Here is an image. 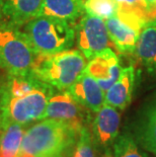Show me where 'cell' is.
Segmentation results:
<instances>
[{
	"instance_id": "obj_19",
	"label": "cell",
	"mask_w": 156,
	"mask_h": 157,
	"mask_svg": "<svg viewBox=\"0 0 156 157\" xmlns=\"http://www.w3.org/2000/svg\"><path fill=\"white\" fill-rule=\"evenodd\" d=\"M117 0H85V12L104 21L117 14Z\"/></svg>"
},
{
	"instance_id": "obj_3",
	"label": "cell",
	"mask_w": 156,
	"mask_h": 157,
	"mask_svg": "<svg viewBox=\"0 0 156 157\" xmlns=\"http://www.w3.org/2000/svg\"><path fill=\"white\" fill-rule=\"evenodd\" d=\"M25 33L38 56H49L71 49L76 40L75 28L70 22L40 15L25 25Z\"/></svg>"
},
{
	"instance_id": "obj_9",
	"label": "cell",
	"mask_w": 156,
	"mask_h": 157,
	"mask_svg": "<svg viewBox=\"0 0 156 157\" xmlns=\"http://www.w3.org/2000/svg\"><path fill=\"white\" fill-rule=\"evenodd\" d=\"M120 124L121 116L118 109L105 102L92 123V137L95 144L105 149L112 146L119 137Z\"/></svg>"
},
{
	"instance_id": "obj_18",
	"label": "cell",
	"mask_w": 156,
	"mask_h": 157,
	"mask_svg": "<svg viewBox=\"0 0 156 157\" xmlns=\"http://www.w3.org/2000/svg\"><path fill=\"white\" fill-rule=\"evenodd\" d=\"M101 157H149L147 153L139 148V144L129 134H123L116 139L112 148L105 149Z\"/></svg>"
},
{
	"instance_id": "obj_11",
	"label": "cell",
	"mask_w": 156,
	"mask_h": 157,
	"mask_svg": "<svg viewBox=\"0 0 156 157\" xmlns=\"http://www.w3.org/2000/svg\"><path fill=\"white\" fill-rule=\"evenodd\" d=\"M135 140L144 150L156 156V92L139 113Z\"/></svg>"
},
{
	"instance_id": "obj_12",
	"label": "cell",
	"mask_w": 156,
	"mask_h": 157,
	"mask_svg": "<svg viewBox=\"0 0 156 157\" xmlns=\"http://www.w3.org/2000/svg\"><path fill=\"white\" fill-rule=\"evenodd\" d=\"M136 80L134 66L123 68L117 82L105 92V102L121 111L127 109L132 101Z\"/></svg>"
},
{
	"instance_id": "obj_14",
	"label": "cell",
	"mask_w": 156,
	"mask_h": 157,
	"mask_svg": "<svg viewBox=\"0 0 156 157\" xmlns=\"http://www.w3.org/2000/svg\"><path fill=\"white\" fill-rule=\"evenodd\" d=\"M44 0H4L3 14L9 22L21 26L41 15Z\"/></svg>"
},
{
	"instance_id": "obj_23",
	"label": "cell",
	"mask_w": 156,
	"mask_h": 157,
	"mask_svg": "<svg viewBox=\"0 0 156 157\" xmlns=\"http://www.w3.org/2000/svg\"><path fill=\"white\" fill-rule=\"evenodd\" d=\"M3 6H4V0H0V21L3 14Z\"/></svg>"
},
{
	"instance_id": "obj_4",
	"label": "cell",
	"mask_w": 156,
	"mask_h": 157,
	"mask_svg": "<svg viewBox=\"0 0 156 157\" xmlns=\"http://www.w3.org/2000/svg\"><path fill=\"white\" fill-rule=\"evenodd\" d=\"M53 88L41 80L32 90L21 94L10 95L0 90L3 115L2 128L11 123L26 125L43 120L48 101L53 95Z\"/></svg>"
},
{
	"instance_id": "obj_22",
	"label": "cell",
	"mask_w": 156,
	"mask_h": 157,
	"mask_svg": "<svg viewBox=\"0 0 156 157\" xmlns=\"http://www.w3.org/2000/svg\"><path fill=\"white\" fill-rule=\"evenodd\" d=\"M2 118H3V115H2V105H1V99H0V131L2 129Z\"/></svg>"
},
{
	"instance_id": "obj_6",
	"label": "cell",
	"mask_w": 156,
	"mask_h": 157,
	"mask_svg": "<svg viewBox=\"0 0 156 157\" xmlns=\"http://www.w3.org/2000/svg\"><path fill=\"white\" fill-rule=\"evenodd\" d=\"M77 46L85 58L91 60L105 49L115 47L108 36L105 21L85 13L75 28Z\"/></svg>"
},
{
	"instance_id": "obj_15",
	"label": "cell",
	"mask_w": 156,
	"mask_h": 157,
	"mask_svg": "<svg viewBox=\"0 0 156 157\" xmlns=\"http://www.w3.org/2000/svg\"><path fill=\"white\" fill-rule=\"evenodd\" d=\"M84 11V2L82 0H44L41 15L73 22L80 18Z\"/></svg>"
},
{
	"instance_id": "obj_25",
	"label": "cell",
	"mask_w": 156,
	"mask_h": 157,
	"mask_svg": "<svg viewBox=\"0 0 156 157\" xmlns=\"http://www.w3.org/2000/svg\"><path fill=\"white\" fill-rule=\"evenodd\" d=\"M58 157H65V154H63V155H61V156H58Z\"/></svg>"
},
{
	"instance_id": "obj_7",
	"label": "cell",
	"mask_w": 156,
	"mask_h": 157,
	"mask_svg": "<svg viewBox=\"0 0 156 157\" xmlns=\"http://www.w3.org/2000/svg\"><path fill=\"white\" fill-rule=\"evenodd\" d=\"M83 109H85L84 106L76 101L70 93L65 90L50 98L43 119H55L66 122L80 131L85 126Z\"/></svg>"
},
{
	"instance_id": "obj_13",
	"label": "cell",
	"mask_w": 156,
	"mask_h": 157,
	"mask_svg": "<svg viewBox=\"0 0 156 157\" xmlns=\"http://www.w3.org/2000/svg\"><path fill=\"white\" fill-rule=\"evenodd\" d=\"M108 36L117 51L123 55H133L140 32L124 22L117 15L105 21Z\"/></svg>"
},
{
	"instance_id": "obj_17",
	"label": "cell",
	"mask_w": 156,
	"mask_h": 157,
	"mask_svg": "<svg viewBox=\"0 0 156 157\" xmlns=\"http://www.w3.org/2000/svg\"><path fill=\"white\" fill-rule=\"evenodd\" d=\"M24 125L11 123L0 131V157H17L21 150Z\"/></svg>"
},
{
	"instance_id": "obj_5",
	"label": "cell",
	"mask_w": 156,
	"mask_h": 157,
	"mask_svg": "<svg viewBox=\"0 0 156 157\" xmlns=\"http://www.w3.org/2000/svg\"><path fill=\"white\" fill-rule=\"evenodd\" d=\"M11 22L0 25V68L8 75L32 71L38 54L28 35Z\"/></svg>"
},
{
	"instance_id": "obj_10",
	"label": "cell",
	"mask_w": 156,
	"mask_h": 157,
	"mask_svg": "<svg viewBox=\"0 0 156 157\" xmlns=\"http://www.w3.org/2000/svg\"><path fill=\"white\" fill-rule=\"evenodd\" d=\"M67 91L88 111L97 113L105 105V92L97 81L85 72L79 76Z\"/></svg>"
},
{
	"instance_id": "obj_1",
	"label": "cell",
	"mask_w": 156,
	"mask_h": 157,
	"mask_svg": "<svg viewBox=\"0 0 156 157\" xmlns=\"http://www.w3.org/2000/svg\"><path fill=\"white\" fill-rule=\"evenodd\" d=\"M80 131L70 124L43 119L26 130L17 157H58L71 148Z\"/></svg>"
},
{
	"instance_id": "obj_20",
	"label": "cell",
	"mask_w": 156,
	"mask_h": 157,
	"mask_svg": "<svg viewBox=\"0 0 156 157\" xmlns=\"http://www.w3.org/2000/svg\"><path fill=\"white\" fill-rule=\"evenodd\" d=\"M95 145L93 137L84 126L78 135L73 157H96Z\"/></svg>"
},
{
	"instance_id": "obj_16",
	"label": "cell",
	"mask_w": 156,
	"mask_h": 157,
	"mask_svg": "<svg viewBox=\"0 0 156 157\" xmlns=\"http://www.w3.org/2000/svg\"><path fill=\"white\" fill-rule=\"evenodd\" d=\"M134 55L147 70L156 72V26H144L138 36Z\"/></svg>"
},
{
	"instance_id": "obj_21",
	"label": "cell",
	"mask_w": 156,
	"mask_h": 157,
	"mask_svg": "<svg viewBox=\"0 0 156 157\" xmlns=\"http://www.w3.org/2000/svg\"><path fill=\"white\" fill-rule=\"evenodd\" d=\"M146 25L156 26V1L148 4V21Z\"/></svg>"
},
{
	"instance_id": "obj_8",
	"label": "cell",
	"mask_w": 156,
	"mask_h": 157,
	"mask_svg": "<svg viewBox=\"0 0 156 157\" xmlns=\"http://www.w3.org/2000/svg\"><path fill=\"white\" fill-rule=\"evenodd\" d=\"M122 69L119 57L111 48H108L89 60L84 72L93 77L102 90L107 92L117 82Z\"/></svg>"
},
{
	"instance_id": "obj_24",
	"label": "cell",
	"mask_w": 156,
	"mask_h": 157,
	"mask_svg": "<svg viewBox=\"0 0 156 157\" xmlns=\"http://www.w3.org/2000/svg\"><path fill=\"white\" fill-rule=\"evenodd\" d=\"M146 1H147L148 4H151V3H154L156 0H146Z\"/></svg>"
},
{
	"instance_id": "obj_2",
	"label": "cell",
	"mask_w": 156,
	"mask_h": 157,
	"mask_svg": "<svg viewBox=\"0 0 156 157\" xmlns=\"http://www.w3.org/2000/svg\"><path fill=\"white\" fill-rule=\"evenodd\" d=\"M87 59L79 50H66L49 56H38L32 73L43 82L62 91L67 90L84 72Z\"/></svg>"
}]
</instances>
